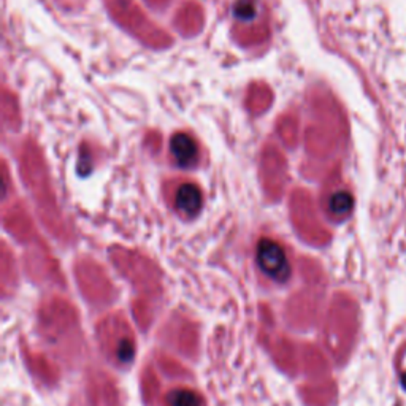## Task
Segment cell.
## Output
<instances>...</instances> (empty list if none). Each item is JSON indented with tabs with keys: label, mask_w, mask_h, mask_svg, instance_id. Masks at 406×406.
Instances as JSON below:
<instances>
[{
	"label": "cell",
	"mask_w": 406,
	"mask_h": 406,
	"mask_svg": "<svg viewBox=\"0 0 406 406\" xmlns=\"http://www.w3.org/2000/svg\"><path fill=\"white\" fill-rule=\"evenodd\" d=\"M257 264L260 270L274 281H286L291 274V265L284 250L270 238L260 240L257 245Z\"/></svg>",
	"instance_id": "1"
},
{
	"label": "cell",
	"mask_w": 406,
	"mask_h": 406,
	"mask_svg": "<svg viewBox=\"0 0 406 406\" xmlns=\"http://www.w3.org/2000/svg\"><path fill=\"white\" fill-rule=\"evenodd\" d=\"M203 205V194L194 182H185L175 192V208L185 216L199 214Z\"/></svg>",
	"instance_id": "2"
},
{
	"label": "cell",
	"mask_w": 406,
	"mask_h": 406,
	"mask_svg": "<svg viewBox=\"0 0 406 406\" xmlns=\"http://www.w3.org/2000/svg\"><path fill=\"white\" fill-rule=\"evenodd\" d=\"M170 151L181 167H191L199 159V146L191 135L180 132L170 140Z\"/></svg>",
	"instance_id": "3"
},
{
	"label": "cell",
	"mask_w": 406,
	"mask_h": 406,
	"mask_svg": "<svg viewBox=\"0 0 406 406\" xmlns=\"http://www.w3.org/2000/svg\"><path fill=\"white\" fill-rule=\"evenodd\" d=\"M170 406H203V398L191 389H178L168 395Z\"/></svg>",
	"instance_id": "4"
},
{
	"label": "cell",
	"mask_w": 406,
	"mask_h": 406,
	"mask_svg": "<svg viewBox=\"0 0 406 406\" xmlns=\"http://www.w3.org/2000/svg\"><path fill=\"white\" fill-rule=\"evenodd\" d=\"M352 207H354V199L352 195L346 191H338L335 194L330 195L329 200V209L337 216H344L348 214Z\"/></svg>",
	"instance_id": "5"
},
{
	"label": "cell",
	"mask_w": 406,
	"mask_h": 406,
	"mask_svg": "<svg viewBox=\"0 0 406 406\" xmlns=\"http://www.w3.org/2000/svg\"><path fill=\"white\" fill-rule=\"evenodd\" d=\"M235 13L241 19H251L255 15L254 0H240L237 6H235Z\"/></svg>",
	"instance_id": "6"
},
{
	"label": "cell",
	"mask_w": 406,
	"mask_h": 406,
	"mask_svg": "<svg viewBox=\"0 0 406 406\" xmlns=\"http://www.w3.org/2000/svg\"><path fill=\"white\" fill-rule=\"evenodd\" d=\"M402 384H403V388L406 389V375L402 376Z\"/></svg>",
	"instance_id": "7"
}]
</instances>
